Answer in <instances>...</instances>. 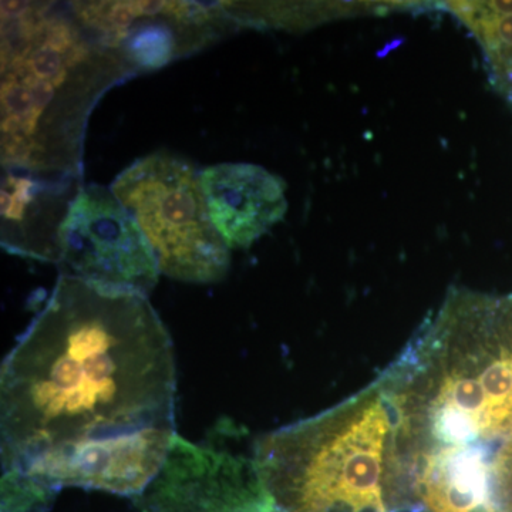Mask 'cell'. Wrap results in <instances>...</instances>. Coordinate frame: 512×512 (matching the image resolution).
<instances>
[{
	"instance_id": "6da1fadb",
	"label": "cell",
	"mask_w": 512,
	"mask_h": 512,
	"mask_svg": "<svg viewBox=\"0 0 512 512\" xmlns=\"http://www.w3.org/2000/svg\"><path fill=\"white\" fill-rule=\"evenodd\" d=\"M173 340L144 293L60 275L0 373L3 474L138 497L174 440Z\"/></svg>"
},
{
	"instance_id": "7a4b0ae2",
	"label": "cell",
	"mask_w": 512,
	"mask_h": 512,
	"mask_svg": "<svg viewBox=\"0 0 512 512\" xmlns=\"http://www.w3.org/2000/svg\"><path fill=\"white\" fill-rule=\"evenodd\" d=\"M379 386L392 470L477 460L495 471L512 446V298L454 292Z\"/></svg>"
},
{
	"instance_id": "3957f363",
	"label": "cell",
	"mask_w": 512,
	"mask_h": 512,
	"mask_svg": "<svg viewBox=\"0 0 512 512\" xmlns=\"http://www.w3.org/2000/svg\"><path fill=\"white\" fill-rule=\"evenodd\" d=\"M134 74L52 3L2 2L3 173L83 187L87 120Z\"/></svg>"
},
{
	"instance_id": "277c9868",
	"label": "cell",
	"mask_w": 512,
	"mask_h": 512,
	"mask_svg": "<svg viewBox=\"0 0 512 512\" xmlns=\"http://www.w3.org/2000/svg\"><path fill=\"white\" fill-rule=\"evenodd\" d=\"M393 419L379 384L256 441L259 476L281 512H387Z\"/></svg>"
},
{
	"instance_id": "5b68a950",
	"label": "cell",
	"mask_w": 512,
	"mask_h": 512,
	"mask_svg": "<svg viewBox=\"0 0 512 512\" xmlns=\"http://www.w3.org/2000/svg\"><path fill=\"white\" fill-rule=\"evenodd\" d=\"M111 192L140 225L160 274L214 284L229 269V248L208 215L200 173L184 158L154 153L113 181Z\"/></svg>"
},
{
	"instance_id": "8992f818",
	"label": "cell",
	"mask_w": 512,
	"mask_h": 512,
	"mask_svg": "<svg viewBox=\"0 0 512 512\" xmlns=\"http://www.w3.org/2000/svg\"><path fill=\"white\" fill-rule=\"evenodd\" d=\"M82 28L133 73L204 49L234 23L225 2H76Z\"/></svg>"
},
{
	"instance_id": "52a82bcc",
	"label": "cell",
	"mask_w": 512,
	"mask_h": 512,
	"mask_svg": "<svg viewBox=\"0 0 512 512\" xmlns=\"http://www.w3.org/2000/svg\"><path fill=\"white\" fill-rule=\"evenodd\" d=\"M64 275L147 295L160 269L136 218L110 188L84 185L60 227Z\"/></svg>"
},
{
	"instance_id": "ba28073f",
	"label": "cell",
	"mask_w": 512,
	"mask_h": 512,
	"mask_svg": "<svg viewBox=\"0 0 512 512\" xmlns=\"http://www.w3.org/2000/svg\"><path fill=\"white\" fill-rule=\"evenodd\" d=\"M138 497L141 512H281L254 454L232 451L222 441L197 444L178 436L163 470Z\"/></svg>"
},
{
	"instance_id": "9c48e42d",
	"label": "cell",
	"mask_w": 512,
	"mask_h": 512,
	"mask_svg": "<svg viewBox=\"0 0 512 512\" xmlns=\"http://www.w3.org/2000/svg\"><path fill=\"white\" fill-rule=\"evenodd\" d=\"M200 181L212 225L229 249L251 247L288 210L285 181L261 165H212Z\"/></svg>"
},
{
	"instance_id": "30bf717a",
	"label": "cell",
	"mask_w": 512,
	"mask_h": 512,
	"mask_svg": "<svg viewBox=\"0 0 512 512\" xmlns=\"http://www.w3.org/2000/svg\"><path fill=\"white\" fill-rule=\"evenodd\" d=\"M495 478H497V493L501 510L512 512V446L498 457Z\"/></svg>"
},
{
	"instance_id": "8fae6325",
	"label": "cell",
	"mask_w": 512,
	"mask_h": 512,
	"mask_svg": "<svg viewBox=\"0 0 512 512\" xmlns=\"http://www.w3.org/2000/svg\"><path fill=\"white\" fill-rule=\"evenodd\" d=\"M491 80L512 106V50L487 60Z\"/></svg>"
},
{
	"instance_id": "7c38bea8",
	"label": "cell",
	"mask_w": 512,
	"mask_h": 512,
	"mask_svg": "<svg viewBox=\"0 0 512 512\" xmlns=\"http://www.w3.org/2000/svg\"><path fill=\"white\" fill-rule=\"evenodd\" d=\"M392 512H400V511H392Z\"/></svg>"
}]
</instances>
